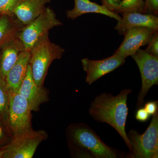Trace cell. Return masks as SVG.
<instances>
[{"instance_id":"obj_1","label":"cell","mask_w":158,"mask_h":158,"mask_svg":"<svg viewBox=\"0 0 158 158\" xmlns=\"http://www.w3.org/2000/svg\"><path fill=\"white\" fill-rule=\"evenodd\" d=\"M132 92L131 89H124L116 96L111 93H101L90 103L89 115L95 121L110 125L118 133L127 145L130 153L132 148L127 133L126 124L128 114V97Z\"/></svg>"},{"instance_id":"obj_2","label":"cell","mask_w":158,"mask_h":158,"mask_svg":"<svg viewBox=\"0 0 158 158\" xmlns=\"http://www.w3.org/2000/svg\"><path fill=\"white\" fill-rule=\"evenodd\" d=\"M68 146L79 148L91 158H127L125 153L110 147L85 123H72L66 131Z\"/></svg>"},{"instance_id":"obj_3","label":"cell","mask_w":158,"mask_h":158,"mask_svg":"<svg viewBox=\"0 0 158 158\" xmlns=\"http://www.w3.org/2000/svg\"><path fill=\"white\" fill-rule=\"evenodd\" d=\"M30 52L29 65L33 80L36 85L44 86L51 64L54 60L62 58L65 49L51 42L47 34L34 44Z\"/></svg>"},{"instance_id":"obj_4","label":"cell","mask_w":158,"mask_h":158,"mask_svg":"<svg viewBox=\"0 0 158 158\" xmlns=\"http://www.w3.org/2000/svg\"><path fill=\"white\" fill-rule=\"evenodd\" d=\"M132 148L127 158H158V111L152 115L145 131L141 134L135 129L127 134Z\"/></svg>"},{"instance_id":"obj_5","label":"cell","mask_w":158,"mask_h":158,"mask_svg":"<svg viewBox=\"0 0 158 158\" xmlns=\"http://www.w3.org/2000/svg\"><path fill=\"white\" fill-rule=\"evenodd\" d=\"M31 112L28 102L23 95L9 91L8 125L12 138L34 130Z\"/></svg>"},{"instance_id":"obj_6","label":"cell","mask_w":158,"mask_h":158,"mask_svg":"<svg viewBox=\"0 0 158 158\" xmlns=\"http://www.w3.org/2000/svg\"><path fill=\"white\" fill-rule=\"evenodd\" d=\"M56 13L51 8H46L42 14L27 25L23 26L17 37L22 43L26 51L30 52L34 44L49 31L62 25Z\"/></svg>"},{"instance_id":"obj_7","label":"cell","mask_w":158,"mask_h":158,"mask_svg":"<svg viewBox=\"0 0 158 158\" xmlns=\"http://www.w3.org/2000/svg\"><path fill=\"white\" fill-rule=\"evenodd\" d=\"M141 73V87L137 98V109L142 107L151 88L158 85V56L141 48L131 56Z\"/></svg>"},{"instance_id":"obj_8","label":"cell","mask_w":158,"mask_h":158,"mask_svg":"<svg viewBox=\"0 0 158 158\" xmlns=\"http://www.w3.org/2000/svg\"><path fill=\"white\" fill-rule=\"evenodd\" d=\"M48 138L44 130H34L14 137L7 144L3 158H33L40 144Z\"/></svg>"},{"instance_id":"obj_9","label":"cell","mask_w":158,"mask_h":158,"mask_svg":"<svg viewBox=\"0 0 158 158\" xmlns=\"http://www.w3.org/2000/svg\"><path fill=\"white\" fill-rule=\"evenodd\" d=\"M125 60V58L114 54L101 60H90L87 58L82 59V67L87 74L85 81L89 85H92L102 77L123 65Z\"/></svg>"},{"instance_id":"obj_10","label":"cell","mask_w":158,"mask_h":158,"mask_svg":"<svg viewBox=\"0 0 158 158\" xmlns=\"http://www.w3.org/2000/svg\"><path fill=\"white\" fill-rule=\"evenodd\" d=\"M156 31L145 27L129 29L123 34V41L114 54L125 59L131 56L141 47L147 45L150 38Z\"/></svg>"},{"instance_id":"obj_11","label":"cell","mask_w":158,"mask_h":158,"mask_svg":"<svg viewBox=\"0 0 158 158\" xmlns=\"http://www.w3.org/2000/svg\"><path fill=\"white\" fill-rule=\"evenodd\" d=\"M18 92L27 99L31 110L35 112L39 111L40 106L49 100V90L44 86H38L34 82L29 65L25 77Z\"/></svg>"},{"instance_id":"obj_12","label":"cell","mask_w":158,"mask_h":158,"mask_svg":"<svg viewBox=\"0 0 158 158\" xmlns=\"http://www.w3.org/2000/svg\"><path fill=\"white\" fill-rule=\"evenodd\" d=\"M118 21L115 29L120 35H123L128 30L136 27H145L158 31V16L137 12H124Z\"/></svg>"},{"instance_id":"obj_13","label":"cell","mask_w":158,"mask_h":158,"mask_svg":"<svg viewBox=\"0 0 158 158\" xmlns=\"http://www.w3.org/2000/svg\"><path fill=\"white\" fill-rule=\"evenodd\" d=\"M24 51V47L17 36L0 45V76L6 79L19 55Z\"/></svg>"},{"instance_id":"obj_14","label":"cell","mask_w":158,"mask_h":158,"mask_svg":"<svg viewBox=\"0 0 158 158\" xmlns=\"http://www.w3.org/2000/svg\"><path fill=\"white\" fill-rule=\"evenodd\" d=\"M52 0H21L13 11V15L23 26L27 25L42 14L45 5Z\"/></svg>"},{"instance_id":"obj_15","label":"cell","mask_w":158,"mask_h":158,"mask_svg":"<svg viewBox=\"0 0 158 158\" xmlns=\"http://www.w3.org/2000/svg\"><path fill=\"white\" fill-rule=\"evenodd\" d=\"M31 53L24 51L19 55L16 62L6 75V81L9 91L18 92L25 77Z\"/></svg>"},{"instance_id":"obj_16","label":"cell","mask_w":158,"mask_h":158,"mask_svg":"<svg viewBox=\"0 0 158 158\" xmlns=\"http://www.w3.org/2000/svg\"><path fill=\"white\" fill-rule=\"evenodd\" d=\"M73 9L66 12V16L69 19L74 20L87 13H98L106 15L118 21L121 19L118 14L108 10L103 5L93 2L90 0H74Z\"/></svg>"},{"instance_id":"obj_17","label":"cell","mask_w":158,"mask_h":158,"mask_svg":"<svg viewBox=\"0 0 158 158\" xmlns=\"http://www.w3.org/2000/svg\"><path fill=\"white\" fill-rule=\"evenodd\" d=\"M23 27L14 15L0 14V45L17 36Z\"/></svg>"},{"instance_id":"obj_18","label":"cell","mask_w":158,"mask_h":158,"mask_svg":"<svg viewBox=\"0 0 158 158\" xmlns=\"http://www.w3.org/2000/svg\"><path fill=\"white\" fill-rule=\"evenodd\" d=\"M9 105V90L6 79L0 76V120L8 127Z\"/></svg>"},{"instance_id":"obj_19","label":"cell","mask_w":158,"mask_h":158,"mask_svg":"<svg viewBox=\"0 0 158 158\" xmlns=\"http://www.w3.org/2000/svg\"><path fill=\"white\" fill-rule=\"evenodd\" d=\"M137 12L144 14V0H122L116 13Z\"/></svg>"},{"instance_id":"obj_20","label":"cell","mask_w":158,"mask_h":158,"mask_svg":"<svg viewBox=\"0 0 158 158\" xmlns=\"http://www.w3.org/2000/svg\"><path fill=\"white\" fill-rule=\"evenodd\" d=\"M21 0H0V14L13 15L15 9Z\"/></svg>"},{"instance_id":"obj_21","label":"cell","mask_w":158,"mask_h":158,"mask_svg":"<svg viewBox=\"0 0 158 158\" xmlns=\"http://www.w3.org/2000/svg\"><path fill=\"white\" fill-rule=\"evenodd\" d=\"M12 139V135L9 128L0 120V147L9 144Z\"/></svg>"},{"instance_id":"obj_22","label":"cell","mask_w":158,"mask_h":158,"mask_svg":"<svg viewBox=\"0 0 158 158\" xmlns=\"http://www.w3.org/2000/svg\"><path fill=\"white\" fill-rule=\"evenodd\" d=\"M145 51L152 55L158 56V32L156 31L150 37Z\"/></svg>"},{"instance_id":"obj_23","label":"cell","mask_w":158,"mask_h":158,"mask_svg":"<svg viewBox=\"0 0 158 158\" xmlns=\"http://www.w3.org/2000/svg\"><path fill=\"white\" fill-rule=\"evenodd\" d=\"M144 14L158 16V0H144Z\"/></svg>"},{"instance_id":"obj_24","label":"cell","mask_w":158,"mask_h":158,"mask_svg":"<svg viewBox=\"0 0 158 158\" xmlns=\"http://www.w3.org/2000/svg\"><path fill=\"white\" fill-rule=\"evenodd\" d=\"M122 0H101L102 4L109 11L116 13Z\"/></svg>"},{"instance_id":"obj_25","label":"cell","mask_w":158,"mask_h":158,"mask_svg":"<svg viewBox=\"0 0 158 158\" xmlns=\"http://www.w3.org/2000/svg\"><path fill=\"white\" fill-rule=\"evenodd\" d=\"M135 118L141 122H145L149 119L150 115L144 108H138L135 114Z\"/></svg>"},{"instance_id":"obj_26","label":"cell","mask_w":158,"mask_h":158,"mask_svg":"<svg viewBox=\"0 0 158 158\" xmlns=\"http://www.w3.org/2000/svg\"><path fill=\"white\" fill-rule=\"evenodd\" d=\"M144 108L150 115H154L158 111V101H150L145 103Z\"/></svg>"},{"instance_id":"obj_27","label":"cell","mask_w":158,"mask_h":158,"mask_svg":"<svg viewBox=\"0 0 158 158\" xmlns=\"http://www.w3.org/2000/svg\"><path fill=\"white\" fill-rule=\"evenodd\" d=\"M7 145L3 146V147H0V158H3V156L6 151Z\"/></svg>"}]
</instances>
